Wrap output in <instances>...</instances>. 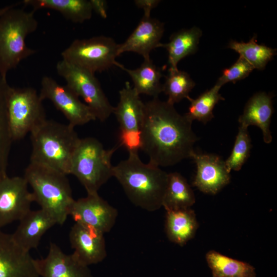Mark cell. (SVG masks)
Returning <instances> with one entry per match:
<instances>
[{"instance_id":"cell-1","label":"cell","mask_w":277,"mask_h":277,"mask_svg":"<svg viewBox=\"0 0 277 277\" xmlns=\"http://www.w3.org/2000/svg\"><path fill=\"white\" fill-rule=\"evenodd\" d=\"M192 123L173 105L159 97L145 103L141 150L148 156L149 163L165 167L190 158L198 139Z\"/></svg>"},{"instance_id":"cell-2","label":"cell","mask_w":277,"mask_h":277,"mask_svg":"<svg viewBox=\"0 0 277 277\" xmlns=\"http://www.w3.org/2000/svg\"><path fill=\"white\" fill-rule=\"evenodd\" d=\"M168 174L160 167L143 163L138 152H129L128 158L113 166V176L135 206L152 212L162 207Z\"/></svg>"},{"instance_id":"cell-3","label":"cell","mask_w":277,"mask_h":277,"mask_svg":"<svg viewBox=\"0 0 277 277\" xmlns=\"http://www.w3.org/2000/svg\"><path fill=\"white\" fill-rule=\"evenodd\" d=\"M30 133V162L69 174L72 159L81 139L74 127L46 119Z\"/></svg>"},{"instance_id":"cell-4","label":"cell","mask_w":277,"mask_h":277,"mask_svg":"<svg viewBox=\"0 0 277 277\" xmlns=\"http://www.w3.org/2000/svg\"><path fill=\"white\" fill-rule=\"evenodd\" d=\"M67 175L48 167L30 162L24 177L32 189L34 202L63 225L75 200Z\"/></svg>"},{"instance_id":"cell-5","label":"cell","mask_w":277,"mask_h":277,"mask_svg":"<svg viewBox=\"0 0 277 277\" xmlns=\"http://www.w3.org/2000/svg\"><path fill=\"white\" fill-rule=\"evenodd\" d=\"M19 4H12L0 16V75L5 78L9 71L36 52L25 41L37 28L35 11L17 8Z\"/></svg>"},{"instance_id":"cell-6","label":"cell","mask_w":277,"mask_h":277,"mask_svg":"<svg viewBox=\"0 0 277 277\" xmlns=\"http://www.w3.org/2000/svg\"><path fill=\"white\" fill-rule=\"evenodd\" d=\"M120 147L105 149L96 138H81L73 155L70 174L74 175L87 194L98 193L100 188L113 176L111 158Z\"/></svg>"},{"instance_id":"cell-7","label":"cell","mask_w":277,"mask_h":277,"mask_svg":"<svg viewBox=\"0 0 277 277\" xmlns=\"http://www.w3.org/2000/svg\"><path fill=\"white\" fill-rule=\"evenodd\" d=\"M118 46L114 39L104 35L75 39L61 55L65 61L95 74L118 66Z\"/></svg>"},{"instance_id":"cell-8","label":"cell","mask_w":277,"mask_h":277,"mask_svg":"<svg viewBox=\"0 0 277 277\" xmlns=\"http://www.w3.org/2000/svg\"><path fill=\"white\" fill-rule=\"evenodd\" d=\"M7 112L13 142L23 138L47 119L39 94L34 88L29 87H10Z\"/></svg>"},{"instance_id":"cell-9","label":"cell","mask_w":277,"mask_h":277,"mask_svg":"<svg viewBox=\"0 0 277 277\" xmlns=\"http://www.w3.org/2000/svg\"><path fill=\"white\" fill-rule=\"evenodd\" d=\"M56 70L66 81V85L84 100L96 119L104 122L113 113L114 107L110 103L94 74L63 60L57 63Z\"/></svg>"},{"instance_id":"cell-10","label":"cell","mask_w":277,"mask_h":277,"mask_svg":"<svg viewBox=\"0 0 277 277\" xmlns=\"http://www.w3.org/2000/svg\"><path fill=\"white\" fill-rule=\"evenodd\" d=\"M39 95L43 101H50L73 127L96 120L90 108L80 101L72 89L66 85L58 84L51 77H43Z\"/></svg>"},{"instance_id":"cell-11","label":"cell","mask_w":277,"mask_h":277,"mask_svg":"<svg viewBox=\"0 0 277 277\" xmlns=\"http://www.w3.org/2000/svg\"><path fill=\"white\" fill-rule=\"evenodd\" d=\"M23 176L0 177V229L19 221L31 210L34 202Z\"/></svg>"},{"instance_id":"cell-12","label":"cell","mask_w":277,"mask_h":277,"mask_svg":"<svg viewBox=\"0 0 277 277\" xmlns=\"http://www.w3.org/2000/svg\"><path fill=\"white\" fill-rule=\"evenodd\" d=\"M69 215L75 223L105 234L114 226L118 212L98 193H95L75 200Z\"/></svg>"},{"instance_id":"cell-13","label":"cell","mask_w":277,"mask_h":277,"mask_svg":"<svg viewBox=\"0 0 277 277\" xmlns=\"http://www.w3.org/2000/svg\"><path fill=\"white\" fill-rule=\"evenodd\" d=\"M196 166L192 185L205 193L215 194L230 182V174L224 161L214 154L200 153L194 150L190 157Z\"/></svg>"},{"instance_id":"cell-14","label":"cell","mask_w":277,"mask_h":277,"mask_svg":"<svg viewBox=\"0 0 277 277\" xmlns=\"http://www.w3.org/2000/svg\"><path fill=\"white\" fill-rule=\"evenodd\" d=\"M0 277H40L35 259L0 229Z\"/></svg>"},{"instance_id":"cell-15","label":"cell","mask_w":277,"mask_h":277,"mask_svg":"<svg viewBox=\"0 0 277 277\" xmlns=\"http://www.w3.org/2000/svg\"><path fill=\"white\" fill-rule=\"evenodd\" d=\"M104 234L86 225L75 223L69 232L72 253L82 264L89 266L103 261L107 256Z\"/></svg>"},{"instance_id":"cell-16","label":"cell","mask_w":277,"mask_h":277,"mask_svg":"<svg viewBox=\"0 0 277 277\" xmlns=\"http://www.w3.org/2000/svg\"><path fill=\"white\" fill-rule=\"evenodd\" d=\"M35 264L40 277H92L88 266L54 243H50L46 257L35 259Z\"/></svg>"},{"instance_id":"cell-17","label":"cell","mask_w":277,"mask_h":277,"mask_svg":"<svg viewBox=\"0 0 277 277\" xmlns=\"http://www.w3.org/2000/svg\"><path fill=\"white\" fill-rule=\"evenodd\" d=\"M164 32V24L151 16H144L137 26L126 39L119 44L118 55L133 52L150 58V52L158 48Z\"/></svg>"},{"instance_id":"cell-18","label":"cell","mask_w":277,"mask_h":277,"mask_svg":"<svg viewBox=\"0 0 277 277\" xmlns=\"http://www.w3.org/2000/svg\"><path fill=\"white\" fill-rule=\"evenodd\" d=\"M19 222L16 229L11 235L17 245L29 252L36 248L44 234L57 224L51 215L41 209L31 210Z\"/></svg>"},{"instance_id":"cell-19","label":"cell","mask_w":277,"mask_h":277,"mask_svg":"<svg viewBox=\"0 0 277 277\" xmlns=\"http://www.w3.org/2000/svg\"><path fill=\"white\" fill-rule=\"evenodd\" d=\"M120 100L113 113L120 125V131H140L145 103L129 82L119 91Z\"/></svg>"},{"instance_id":"cell-20","label":"cell","mask_w":277,"mask_h":277,"mask_svg":"<svg viewBox=\"0 0 277 277\" xmlns=\"http://www.w3.org/2000/svg\"><path fill=\"white\" fill-rule=\"evenodd\" d=\"M273 112L272 96L264 92L256 93L247 101L238 121L240 125L248 127L256 126L262 131L264 141L272 142L270 124Z\"/></svg>"},{"instance_id":"cell-21","label":"cell","mask_w":277,"mask_h":277,"mask_svg":"<svg viewBox=\"0 0 277 277\" xmlns=\"http://www.w3.org/2000/svg\"><path fill=\"white\" fill-rule=\"evenodd\" d=\"M199 227L191 208L166 211L165 229L168 240L181 246L193 239Z\"/></svg>"},{"instance_id":"cell-22","label":"cell","mask_w":277,"mask_h":277,"mask_svg":"<svg viewBox=\"0 0 277 277\" xmlns=\"http://www.w3.org/2000/svg\"><path fill=\"white\" fill-rule=\"evenodd\" d=\"M202 35L200 28L194 26L174 32L170 36L168 43L159 44L158 47L164 48L167 51L169 68L177 69L181 60L197 51Z\"/></svg>"},{"instance_id":"cell-23","label":"cell","mask_w":277,"mask_h":277,"mask_svg":"<svg viewBox=\"0 0 277 277\" xmlns=\"http://www.w3.org/2000/svg\"><path fill=\"white\" fill-rule=\"evenodd\" d=\"M22 3L35 11L41 9L55 10L74 23H83L92 15L89 0H24Z\"/></svg>"},{"instance_id":"cell-24","label":"cell","mask_w":277,"mask_h":277,"mask_svg":"<svg viewBox=\"0 0 277 277\" xmlns=\"http://www.w3.org/2000/svg\"><path fill=\"white\" fill-rule=\"evenodd\" d=\"M126 71L131 77L133 88L138 94H146L159 97L162 92L163 84L161 78L163 76L161 69L154 64L151 58L144 59L141 66L134 69H129L119 63L118 66Z\"/></svg>"},{"instance_id":"cell-25","label":"cell","mask_w":277,"mask_h":277,"mask_svg":"<svg viewBox=\"0 0 277 277\" xmlns=\"http://www.w3.org/2000/svg\"><path fill=\"white\" fill-rule=\"evenodd\" d=\"M194 192L186 179L180 173H168L162 207L166 211L191 208L195 203Z\"/></svg>"},{"instance_id":"cell-26","label":"cell","mask_w":277,"mask_h":277,"mask_svg":"<svg viewBox=\"0 0 277 277\" xmlns=\"http://www.w3.org/2000/svg\"><path fill=\"white\" fill-rule=\"evenodd\" d=\"M206 260L213 277H256L253 266L232 259L215 250L206 254Z\"/></svg>"},{"instance_id":"cell-27","label":"cell","mask_w":277,"mask_h":277,"mask_svg":"<svg viewBox=\"0 0 277 277\" xmlns=\"http://www.w3.org/2000/svg\"><path fill=\"white\" fill-rule=\"evenodd\" d=\"M10 87L7 79L0 75V177L7 175L9 156L13 142L7 112V97Z\"/></svg>"},{"instance_id":"cell-28","label":"cell","mask_w":277,"mask_h":277,"mask_svg":"<svg viewBox=\"0 0 277 277\" xmlns=\"http://www.w3.org/2000/svg\"><path fill=\"white\" fill-rule=\"evenodd\" d=\"M228 48L239 53L254 69L261 70L265 69L268 63L276 54V49L259 44L256 35H254L248 42L231 40Z\"/></svg>"},{"instance_id":"cell-29","label":"cell","mask_w":277,"mask_h":277,"mask_svg":"<svg viewBox=\"0 0 277 277\" xmlns=\"http://www.w3.org/2000/svg\"><path fill=\"white\" fill-rule=\"evenodd\" d=\"M221 87L215 85L210 89L206 91L196 98L189 96L190 102L188 112L184 115L190 121L197 120L204 124L207 123L214 117L213 110L220 101L225 98L219 93Z\"/></svg>"},{"instance_id":"cell-30","label":"cell","mask_w":277,"mask_h":277,"mask_svg":"<svg viewBox=\"0 0 277 277\" xmlns=\"http://www.w3.org/2000/svg\"><path fill=\"white\" fill-rule=\"evenodd\" d=\"M165 78L162 92L168 96L167 102L173 105L187 98L195 85L187 72L178 69L169 68Z\"/></svg>"},{"instance_id":"cell-31","label":"cell","mask_w":277,"mask_h":277,"mask_svg":"<svg viewBox=\"0 0 277 277\" xmlns=\"http://www.w3.org/2000/svg\"><path fill=\"white\" fill-rule=\"evenodd\" d=\"M251 138L248 128L239 125L231 153L225 161L228 171H239L248 158L251 148Z\"/></svg>"},{"instance_id":"cell-32","label":"cell","mask_w":277,"mask_h":277,"mask_svg":"<svg viewBox=\"0 0 277 277\" xmlns=\"http://www.w3.org/2000/svg\"><path fill=\"white\" fill-rule=\"evenodd\" d=\"M254 69L248 62L239 56L233 65L223 70L215 85L221 87L229 82L235 83L247 77Z\"/></svg>"},{"instance_id":"cell-33","label":"cell","mask_w":277,"mask_h":277,"mask_svg":"<svg viewBox=\"0 0 277 277\" xmlns=\"http://www.w3.org/2000/svg\"><path fill=\"white\" fill-rule=\"evenodd\" d=\"M119 146L124 147L128 152H138L142 146L141 132L120 131Z\"/></svg>"},{"instance_id":"cell-34","label":"cell","mask_w":277,"mask_h":277,"mask_svg":"<svg viewBox=\"0 0 277 277\" xmlns=\"http://www.w3.org/2000/svg\"><path fill=\"white\" fill-rule=\"evenodd\" d=\"M159 0H135V5L144 10V16H151V10L157 7L160 3Z\"/></svg>"},{"instance_id":"cell-35","label":"cell","mask_w":277,"mask_h":277,"mask_svg":"<svg viewBox=\"0 0 277 277\" xmlns=\"http://www.w3.org/2000/svg\"><path fill=\"white\" fill-rule=\"evenodd\" d=\"M92 8L94 11L103 18L107 17V2L105 0H89Z\"/></svg>"},{"instance_id":"cell-36","label":"cell","mask_w":277,"mask_h":277,"mask_svg":"<svg viewBox=\"0 0 277 277\" xmlns=\"http://www.w3.org/2000/svg\"><path fill=\"white\" fill-rule=\"evenodd\" d=\"M12 4L1 8H0V16L2 14H3L6 11L9 9L12 6Z\"/></svg>"}]
</instances>
